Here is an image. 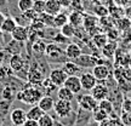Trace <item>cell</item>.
Instances as JSON below:
<instances>
[{"instance_id":"cell-1","label":"cell","mask_w":131,"mask_h":126,"mask_svg":"<svg viewBox=\"0 0 131 126\" xmlns=\"http://www.w3.org/2000/svg\"><path fill=\"white\" fill-rule=\"evenodd\" d=\"M41 85L39 86H35V85H30L27 87L22 89V91H19L17 94V99L21 101V102L26 103V104H29V106H34V104H38V102L40 101V98L44 96L42 94V89Z\"/></svg>"},{"instance_id":"cell-2","label":"cell","mask_w":131,"mask_h":126,"mask_svg":"<svg viewBox=\"0 0 131 126\" xmlns=\"http://www.w3.org/2000/svg\"><path fill=\"white\" fill-rule=\"evenodd\" d=\"M46 60L51 62H66L68 60L64 53V50H62L61 46L56 44V42H50L46 44V49H45V55Z\"/></svg>"},{"instance_id":"cell-3","label":"cell","mask_w":131,"mask_h":126,"mask_svg":"<svg viewBox=\"0 0 131 126\" xmlns=\"http://www.w3.org/2000/svg\"><path fill=\"white\" fill-rule=\"evenodd\" d=\"M74 110L73 108V101H63V99H58L55 102V107H53V112L56 114L58 119L64 118L69 115L70 113Z\"/></svg>"},{"instance_id":"cell-4","label":"cell","mask_w":131,"mask_h":126,"mask_svg":"<svg viewBox=\"0 0 131 126\" xmlns=\"http://www.w3.org/2000/svg\"><path fill=\"white\" fill-rule=\"evenodd\" d=\"M74 62L79 65L81 69H83V68H91V69H92L96 64L101 63V61L98 60L97 56L90 55V53H81Z\"/></svg>"},{"instance_id":"cell-5","label":"cell","mask_w":131,"mask_h":126,"mask_svg":"<svg viewBox=\"0 0 131 126\" xmlns=\"http://www.w3.org/2000/svg\"><path fill=\"white\" fill-rule=\"evenodd\" d=\"M77 102H78V106L81 109L88 110V112H92L98 104V102L95 99L94 96L91 94H84L81 96H79L78 99H77Z\"/></svg>"},{"instance_id":"cell-6","label":"cell","mask_w":131,"mask_h":126,"mask_svg":"<svg viewBox=\"0 0 131 126\" xmlns=\"http://www.w3.org/2000/svg\"><path fill=\"white\" fill-rule=\"evenodd\" d=\"M44 79H45V74H44L38 67H35L34 64H33L32 67H29L28 76H27V80H28L29 84L39 86V85H41Z\"/></svg>"},{"instance_id":"cell-7","label":"cell","mask_w":131,"mask_h":126,"mask_svg":"<svg viewBox=\"0 0 131 126\" xmlns=\"http://www.w3.org/2000/svg\"><path fill=\"white\" fill-rule=\"evenodd\" d=\"M79 78H80V83H81V87L85 91H91L95 87V85L98 83L97 79L95 78V75L92 74V72L91 73L90 72H83L79 75Z\"/></svg>"},{"instance_id":"cell-8","label":"cell","mask_w":131,"mask_h":126,"mask_svg":"<svg viewBox=\"0 0 131 126\" xmlns=\"http://www.w3.org/2000/svg\"><path fill=\"white\" fill-rule=\"evenodd\" d=\"M49 78H50V80L56 85L57 87H60V86H63L66 79L68 78V75L66 74L64 70L62 69V68H55V69H52L50 72Z\"/></svg>"},{"instance_id":"cell-9","label":"cell","mask_w":131,"mask_h":126,"mask_svg":"<svg viewBox=\"0 0 131 126\" xmlns=\"http://www.w3.org/2000/svg\"><path fill=\"white\" fill-rule=\"evenodd\" d=\"M27 120V112L22 108H16L10 114V121L12 122V125L22 126Z\"/></svg>"},{"instance_id":"cell-10","label":"cell","mask_w":131,"mask_h":126,"mask_svg":"<svg viewBox=\"0 0 131 126\" xmlns=\"http://www.w3.org/2000/svg\"><path fill=\"white\" fill-rule=\"evenodd\" d=\"M63 86L68 87V89H69L74 95L80 94V91L83 90V87H81V83H80L79 75H72V76H68V78L66 79Z\"/></svg>"},{"instance_id":"cell-11","label":"cell","mask_w":131,"mask_h":126,"mask_svg":"<svg viewBox=\"0 0 131 126\" xmlns=\"http://www.w3.org/2000/svg\"><path fill=\"white\" fill-rule=\"evenodd\" d=\"M90 92H91V95L94 96V98L97 102L102 101L104 98H108V96H109V89H108V86H106L104 84H101V83H97Z\"/></svg>"},{"instance_id":"cell-12","label":"cell","mask_w":131,"mask_h":126,"mask_svg":"<svg viewBox=\"0 0 131 126\" xmlns=\"http://www.w3.org/2000/svg\"><path fill=\"white\" fill-rule=\"evenodd\" d=\"M11 37L17 41L26 42L29 39V27L17 24V27L14 29V32L11 33Z\"/></svg>"},{"instance_id":"cell-13","label":"cell","mask_w":131,"mask_h":126,"mask_svg":"<svg viewBox=\"0 0 131 126\" xmlns=\"http://www.w3.org/2000/svg\"><path fill=\"white\" fill-rule=\"evenodd\" d=\"M64 53L69 61H75V60L83 53V51H81V47H80L78 44L69 42L64 49Z\"/></svg>"},{"instance_id":"cell-14","label":"cell","mask_w":131,"mask_h":126,"mask_svg":"<svg viewBox=\"0 0 131 126\" xmlns=\"http://www.w3.org/2000/svg\"><path fill=\"white\" fill-rule=\"evenodd\" d=\"M92 74L95 75L97 81H104L109 76V68L103 63H98L92 68Z\"/></svg>"},{"instance_id":"cell-15","label":"cell","mask_w":131,"mask_h":126,"mask_svg":"<svg viewBox=\"0 0 131 126\" xmlns=\"http://www.w3.org/2000/svg\"><path fill=\"white\" fill-rule=\"evenodd\" d=\"M26 62L22 58L21 55H11L10 58V69L12 70L14 73H18L24 68Z\"/></svg>"},{"instance_id":"cell-16","label":"cell","mask_w":131,"mask_h":126,"mask_svg":"<svg viewBox=\"0 0 131 126\" xmlns=\"http://www.w3.org/2000/svg\"><path fill=\"white\" fill-rule=\"evenodd\" d=\"M38 106L42 109L44 113H50L51 110H53V107H55V101L53 98L50 96V95H44L40 101L38 102Z\"/></svg>"},{"instance_id":"cell-17","label":"cell","mask_w":131,"mask_h":126,"mask_svg":"<svg viewBox=\"0 0 131 126\" xmlns=\"http://www.w3.org/2000/svg\"><path fill=\"white\" fill-rule=\"evenodd\" d=\"M62 69L64 70V73L68 75V76H72V75H79V74L83 73V69H81L74 61L64 62L63 65H62Z\"/></svg>"},{"instance_id":"cell-18","label":"cell","mask_w":131,"mask_h":126,"mask_svg":"<svg viewBox=\"0 0 131 126\" xmlns=\"http://www.w3.org/2000/svg\"><path fill=\"white\" fill-rule=\"evenodd\" d=\"M62 10V5L60 0H45V12L49 15H55L60 14Z\"/></svg>"},{"instance_id":"cell-19","label":"cell","mask_w":131,"mask_h":126,"mask_svg":"<svg viewBox=\"0 0 131 126\" xmlns=\"http://www.w3.org/2000/svg\"><path fill=\"white\" fill-rule=\"evenodd\" d=\"M24 42L22 41H17V40H15L12 39L11 41H9L6 45H5V50L7 52H10L11 55H21V52L23 50V45Z\"/></svg>"},{"instance_id":"cell-20","label":"cell","mask_w":131,"mask_h":126,"mask_svg":"<svg viewBox=\"0 0 131 126\" xmlns=\"http://www.w3.org/2000/svg\"><path fill=\"white\" fill-rule=\"evenodd\" d=\"M98 26V17L95 15H84V22H83V27L85 28L86 32H91L92 29H96Z\"/></svg>"},{"instance_id":"cell-21","label":"cell","mask_w":131,"mask_h":126,"mask_svg":"<svg viewBox=\"0 0 131 126\" xmlns=\"http://www.w3.org/2000/svg\"><path fill=\"white\" fill-rule=\"evenodd\" d=\"M45 49H46V42L41 40V39H39V40H35V41H33L32 44V52L33 55L35 57H41L45 55Z\"/></svg>"},{"instance_id":"cell-22","label":"cell","mask_w":131,"mask_h":126,"mask_svg":"<svg viewBox=\"0 0 131 126\" xmlns=\"http://www.w3.org/2000/svg\"><path fill=\"white\" fill-rule=\"evenodd\" d=\"M117 41H108L104 46L101 49V51H102V55L107 60H112L114 55H115V51H117Z\"/></svg>"},{"instance_id":"cell-23","label":"cell","mask_w":131,"mask_h":126,"mask_svg":"<svg viewBox=\"0 0 131 126\" xmlns=\"http://www.w3.org/2000/svg\"><path fill=\"white\" fill-rule=\"evenodd\" d=\"M75 95L70 91L68 87L66 86H60L57 90V98L58 99H63V101H74Z\"/></svg>"},{"instance_id":"cell-24","label":"cell","mask_w":131,"mask_h":126,"mask_svg":"<svg viewBox=\"0 0 131 126\" xmlns=\"http://www.w3.org/2000/svg\"><path fill=\"white\" fill-rule=\"evenodd\" d=\"M68 18L70 24H73L75 28H79L80 26H83L84 22V14H81V11H74L68 16Z\"/></svg>"},{"instance_id":"cell-25","label":"cell","mask_w":131,"mask_h":126,"mask_svg":"<svg viewBox=\"0 0 131 126\" xmlns=\"http://www.w3.org/2000/svg\"><path fill=\"white\" fill-rule=\"evenodd\" d=\"M108 41L109 40H108L107 35L104 33H96V34L92 35V42H94L95 47H97L98 50H101Z\"/></svg>"},{"instance_id":"cell-26","label":"cell","mask_w":131,"mask_h":126,"mask_svg":"<svg viewBox=\"0 0 131 126\" xmlns=\"http://www.w3.org/2000/svg\"><path fill=\"white\" fill-rule=\"evenodd\" d=\"M16 27H17V23H16V21H15L14 17H6V19L4 21V23H3V26L0 27V30L3 33L11 34Z\"/></svg>"},{"instance_id":"cell-27","label":"cell","mask_w":131,"mask_h":126,"mask_svg":"<svg viewBox=\"0 0 131 126\" xmlns=\"http://www.w3.org/2000/svg\"><path fill=\"white\" fill-rule=\"evenodd\" d=\"M42 114H44V112H42L41 108L39 107L38 104H34L27 112V119H29V120H37L38 121Z\"/></svg>"},{"instance_id":"cell-28","label":"cell","mask_w":131,"mask_h":126,"mask_svg":"<svg viewBox=\"0 0 131 126\" xmlns=\"http://www.w3.org/2000/svg\"><path fill=\"white\" fill-rule=\"evenodd\" d=\"M97 107L100 108V109H102L107 115H111V114L114 112V104H113V102L109 98H104L102 101H100L97 104Z\"/></svg>"},{"instance_id":"cell-29","label":"cell","mask_w":131,"mask_h":126,"mask_svg":"<svg viewBox=\"0 0 131 126\" xmlns=\"http://www.w3.org/2000/svg\"><path fill=\"white\" fill-rule=\"evenodd\" d=\"M69 22V18H68V16L64 14V12H60V14H57L53 16V27L55 28H60L61 29L66 23H68Z\"/></svg>"},{"instance_id":"cell-30","label":"cell","mask_w":131,"mask_h":126,"mask_svg":"<svg viewBox=\"0 0 131 126\" xmlns=\"http://www.w3.org/2000/svg\"><path fill=\"white\" fill-rule=\"evenodd\" d=\"M124 7H120V6H117L115 4H112L111 6H108V10H109V16L114 19H118L124 16Z\"/></svg>"},{"instance_id":"cell-31","label":"cell","mask_w":131,"mask_h":126,"mask_svg":"<svg viewBox=\"0 0 131 126\" xmlns=\"http://www.w3.org/2000/svg\"><path fill=\"white\" fill-rule=\"evenodd\" d=\"M75 30H77V28H75L73 24H70L69 22H68V23H66L64 26L60 29V32H61L66 38H68V39L75 37Z\"/></svg>"},{"instance_id":"cell-32","label":"cell","mask_w":131,"mask_h":126,"mask_svg":"<svg viewBox=\"0 0 131 126\" xmlns=\"http://www.w3.org/2000/svg\"><path fill=\"white\" fill-rule=\"evenodd\" d=\"M115 24H117V28L119 30H127L131 28V21L125 16L115 19Z\"/></svg>"},{"instance_id":"cell-33","label":"cell","mask_w":131,"mask_h":126,"mask_svg":"<svg viewBox=\"0 0 131 126\" xmlns=\"http://www.w3.org/2000/svg\"><path fill=\"white\" fill-rule=\"evenodd\" d=\"M91 115H92L94 121H96V122H101V121H103L104 119H107V118L109 117V115H107L102 109H100L98 107H96L94 110L91 112Z\"/></svg>"},{"instance_id":"cell-34","label":"cell","mask_w":131,"mask_h":126,"mask_svg":"<svg viewBox=\"0 0 131 126\" xmlns=\"http://www.w3.org/2000/svg\"><path fill=\"white\" fill-rule=\"evenodd\" d=\"M38 124H39V126H53L55 120L49 113H44L40 117V119L38 120Z\"/></svg>"},{"instance_id":"cell-35","label":"cell","mask_w":131,"mask_h":126,"mask_svg":"<svg viewBox=\"0 0 131 126\" xmlns=\"http://www.w3.org/2000/svg\"><path fill=\"white\" fill-rule=\"evenodd\" d=\"M45 27H46V26L44 24V22H42L39 17L35 19H33L32 22H30V24H29V29H30V30H34V32H40V30H42Z\"/></svg>"},{"instance_id":"cell-36","label":"cell","mask_w":131,"mask_h":126,"mask_svg":"<svg viewBox=\"0 0 131 126\" xmlns=\"http://www.w3.org/2000/svg\"><path fill=\"white\" fill-rule=\"evenodd\" d=\"M34 0H18L17 1V7L21 12H26L27 10H30L33 7Z\"/></svg>"},{"instance_id":"cell-37","label":"cell","mask_w":131,"mask_h":126,"mask_svg":"<svg viewBox=\"0 0 131 126\" xmlns=\"http://www.w3.org/2000/svg\"><path fill=\"white\" fill-rule=\"evenodd\" d=\"M94 12L98 18H100V17L108 16V15H109V10H108V6H106V5H95Z\"/></svg>"},{"instance_id":"cell-38","label":"cell","mask_w":131,"mask_h":126,"mask_svg":"<svg viewBox=\"0 0 131 126\" xmlns=\"http://www.w3.org/2000/svg\"><path fill=\"white\" fill-rule=\"evenodd\" d=\"M38 15L45 12V0H34L32 7Z\"/></svg>"},{"instance_id":"cell-39","label":"cell","mask_w":131,"mask_h":126,"mask_svg":"<svg viewBox=\"0 0 131 126\" xmlns=\"http://www.w3.org/2000/svg\"><path fill=\"white\" fill-rule=\"evenodd\" d=\"M39 18L44 22V24H45L46 27H53V16H52V15L42 12V14L39 15Z\"/></svg>"},{"instance_id":"cell-40","label":"cell","mask_w":131,"mask_h":126,"mask_svg":"<svg viewBox=\"0 0 131 126\" xmlns=\"http://www.w3.org/2000/svg\"><path fill=\"white\" fill-rule=\"evenodd\" d=\"M106 35H107L109 41H117L118 39H119V29L112 27V28H109L107 30Z\"/></svg>"},{"instance_id":"cell-41","label":"cell","mask_w":131,"mask_h":126,"mask_svg":"<svg viewBox=\"0 0 131 126\" xmlns=\"http://www.w3.org/2000/svg\"><path fill=\"white\" fill-rule=\"evenodd\" d=\"M52 40H53V42H56V44H58V45H61V44H66V42L68 41L69 39H68V38H66L61 32H58L56 35H55V38H53Z\"/></svg>"},{"instance_id":"cell-42","label":"cell","mask_w":131,"mask_h":126,"mask_svg":"<svg viewBox=\"0 0 131 126\" xmlns=\"http://www.w3.org/2000/svg\"><path fill=\"white\" fill-rule=\"evenodd\" d=\"M23 14H24V16L27 17V19H29L30 22H32L33 19H35V18H38V17H39V15H38L33 9L27 10V11H26V12H23Z\"/></svg>"},{"instance_id":"cell-43","label":"cell","mask_w":131,"mask_h":126,"mask_svg":"<svg viewBox=\"0 0 131 126\" xmlns=\"http://www.w3.org/2000/svg\"><path fill=\"white\" fill-rule=\"evenodd\" d=\"M123 112L131 113V99L126 98L123 101Z\"/></svg>"},{"instance_id":"cell-44","label":"cell","mask_w":131,"mask_h":126,"mask_svg":"<svg viewBox=\"0 0 131 126\" xmlns=\"http://www.w3.org/2000/svg\"><path fill=\"white\" fill-rule=\"evenodd\" d=\"M3 97H4L5 99H10V98L14 97V94H12V90H11V87H5L4 92H3Z\"/></svg>"},{"instance_id":"cell-45","label":"cell","mask_w":131,"mask_h":126,"mask_svg":"<svg viewBox=\"0 0 131 126\" xmlns=\"http://www.w3.org/2000/svg\"><path fill=\"white\" fill-rule=\"evenodd\" d=\"M129 3H130V0H113V4L120 6V7H126Z\"/></svg>"},{"instance_id":"cell-46","label":"cell","mask_w":131,"mask_h":126,"mask_svg":"<svg viewBox=\"0 0 131 126\" xmlns=\"http://www.w3.org/2000/svg\"><path fill=\"white\" fill-rule=\"evenodd\" d=\"M22 126H39V124H38L37 120H29V119H27Z\"/></svg>"},{"instance_id":"cell-47","label":"cell","mask_w":131,"mask_h":126,"mask_svg":"<svg viewBox=\"0 0 131 126\" xmlns=\"http://www.w3.org/2000/svg\"><path fill=\"white\" fill-rule=\"evenodd\" d=\"M60 3H61L62 7H68V6H70V5H72L73 0H60Z\"/></svg>"},{"instance_id":"cell-48","label":"cell","mask_w":131,"mask_h":126,"mask_svg":"<svg viewBox=\"0 0 131 126\" xmlns=\"http://www.w3.org/2000/svg\"><path fill=\"white\" fill-rule=\"evenodd\" d=\"M124 16L127 17L131 21V7H126V9L124 10Z\"/></svg>"},{"instance_id":"cell-49","label":"cell","mask_w":131,"mask_h":126,"mask_svg":"<svg viewBox=\"0 0 131 126\" xmlns=\"http://www.w3.org/2000/svg\"><path fill=\"white\" fill-rule=\"evenodd\" d=\"M4 58H5V51L0 49V65H1V63L4 62Z\"/></svg>"},{"instance_id":"cell-50","label":"cell","mask_w":131,"mask_h":126,"mask_svg":"<svg viewBox=\"0 0 131 126\" xmlns=\"http://www.w3.org/2000/svg\"><path fill=\"white\" fill-rule=\"evenodd\" d=\"M5 19H6V16H5L3 12H0V27L3 26V23H4Z\"/></svg>"},{"instance_id":"cell-51","label":"cell","mask_w":131,"mask_h":126,"mask_svg":"<svg viewBox=\"0 0 131 126\" xmlns=\"http://www.w3.org/2000/svg\"><path fill=\"white\" fill-rule=\"evenodd\" d=\"M53 126H64V125H63V124H62L60 120H57V121L55 120V124H53Z\"/></svg>"}]
</instances>
